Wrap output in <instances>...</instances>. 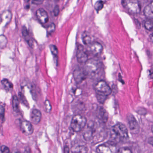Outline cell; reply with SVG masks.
I'll return each mask as SVG.
<instances>
[{"label":"cell","instance_id":"6da1fadb","mask_svg":"<svg viewBox=\"0 0 153 153\" xmlns=\"http://www.w3.org/2000/svg\"><path fill=\"white\" fill-rule=\"evenodd\" d=\"M101 62L97 58L89 59L85 64L84 68L87 76L90 78H95L99 77L102 70Z\"/></svg>","mask_w":153,"mask_h":153},{"label":"cell","instance_id":"7a4b0ae2","mask_svg":"<svg viewBox=\"0 0 153 153\" xmlns=\"http://www.w3.org/2000/svg\"><path fill=\"white\" fill-rule=\"evenodd\" d=\"M94 89L96 92L97 100L102 104L104 103L107 97L112 92V90L109 85L103 80L98 82L95 85Z\"/></svg>","mask_w":153,"mask_h":153},{"label":"cell","instance_id":"3957f363","mask_svg":"<svg viewBox=\"0 0 153 153\" xmlns=\"http://www.w3.org/2000/svg\"><path fill=\"white\" fill-rule=\"evenodd\" d=\"M113 143L116 144L121 138L128 137V130L126 126L121 123H118L113 126L112 128Z\"/></svg>","mask_w":153,"mask_h":153},{"label":"cell","instance_id":"277c9868","mask_svg":"<svg viewBox=\"0 0 153 153\" xmlns=\"http://www.w3.org/2000/svg\"><path fill=\"white\" fill-rule=\"evenodd\" d=\"M87 124L86 118L77 114L73 117L71 122V127L75 132H79L82 130Z\"/></svg>","mask_w":153,"mask_h":153},{"label":"cell","instance_id":"5b68a950","mask_svg":"<svg viewBox=\"0 0 153 153\" xmlns=\"http://www.w3.org/2000/svg\"><path fill=\"white\" fill-rule=\"evenodd\" d=\"M122 4L131 14H138L141 12V5L138 0H123Z\"/></svg>","mask_w":153,"mask_h":153},{"label":"cell","instance_id":"8992f818","mask_svg":"<svg viewBox=\"0 0 153 153\" xmlns=\"http://www.w3.org/2000/svg\"><path fill=\"white\" fill-rule=\"evenodd\" d=\"M96 152L98 153H116L117 152L116 144L109 141L100 145L97 147Z\"/></svg>","mask_w":153,"mask_h":153},{"label":"cell","instance_id":"52a82bcc","mask_svg":"<svg viewBox=\"0 0 153 153\" xmlns=\"http://www.w3.org/2000/svg\"><path fill=\"white\" fill-rule=\"evenodd\" d=\"M103 51V47L100 43L97 42H93L88 45L87 53L93 56H96L101 54Z\"/></svg>","mask_w":153,"mask_h":153},{"label":"cell","instance_id":"ba28073f","mask_svg":"<svg viewBox=\"0 0 153 153\" xmlns=\"http://www.w3.org/2000/svg\"><path fill=\"white\" fill-rule=\"evenodd\" d=\"M127 120L129 129L132 133L134 134H138L140 130V127L135 118L130 114L128 116Z\"/></svg>","mask_w":153,"mask_h":153},{"label":"cell","instance_id":"9c48e42d","mask_svg":"<svg viewBox=\"0 0 153 153\" xmlns=\"http://www.w3.org/2000/svg\"><path fill=\"white\" fill-rule=\"evenodd\" d=\"M76 56L77 62L79 63L85 64L89 60L88 54L85 51L84 48L82 45H79L77 47Z\"/></svg>","mask_w":153,"mask_h":153},{"label":"cell","instance_id":"30bf717a","mask_svg":"<svg viewBox=\"0 0 153 153\" xmlns=\"http://www.w3.org/2000/svg\"><path fill=\"white\" fill-rule=\"evenodd\" d=\"M73 76L76 83L80 84L84 81L87 76L84 69L78 68L74 71Z\"/></svg>","mask_w":153,"mask_h":153},{"label":"cell","instance_id":"8fae6325","mask_svg":"<svg viewBox=\"0 0 153 153\" xmlns=\"http://www.w3.org/2000/svg\"><path fill=\"white\" fill-rule=\"evenodd\" d=\"M36 16L39 21L42 24L47 23L49 21L48 14L45 10L43 8H39L36 11Z\"/></svg>","mask_w":153,"mask_h":153},{"label":"cell","instance_id":"7c38bea8","mask_svg":"<svg viewBox=\"0 0 153 153\" xmlns=\"http://www.w3.org/2000/svg\"><path fill=\"white\" fill-rule=\"evenodd\" d=\"M21 130L25 135L29 136L33 134L34 128L30 122L23 121L21 124Z\"/></svg>","mask_w":153,"mask_h":153},{"label":"cell","instance_id":"4fadbf2b","mask_svg":"<svg viewBox=\"0 0 153 153\" xmlns=\"http://www.w3.org/2000/svg\"><path fill=\"white\" fill-rule=\"evenodd\" d=\"M42 117V114L40 111L34 109L30 113V119L31 122L34 125H37L40 122Z\"/></svg>","mask_w":153,"mask_h":153},{"label":"cell","instance_id":"5bb4252c","mask_svg":"<svg viewBox=\"0 0 153 153\" xmlns=\"http://www.w3.org/2000/svg\"><path fill=\"white\" fill-rule=\"evenodd\" d=\"M98 119L103 123H106L108 118V114L102 107H100L98 111Z\"/></svg>","mask_w":153,"mask_h":153},{"label":"cell","instance_id":"9a60e30c","mask_svg":"<svg viewBox=\"0 0 153 153\" xmlns=\"http://www.w3.org/2000/svg\"><path fill=\"white\" fill-rule=\"evenodd\" d=\"M144 14L147 19H153V1L146 6L144 10Z\"/></svg>","mask_w":153,"mask_h":153},{"label":"cell","instance_id":"2e32d148","mask_svg":"<svg viewBox=\"0 0 153 153\" xmlns=\"http://www.w3.org/2000/svg\"><path fill=\"white\" fill-rule=\"evenodd\" d=\"M22 33L24 39L27 41V44H28L29 46L31 48H33V45H34L33 40L30 36L29 33L26 27H22Z\"/></svg>","mask_w":153,"mask_h":153},{"label":"cell","instance_id":"e0dca14e","mask_svg":"<svg viewBox=\"0 0 153 153\" xmlns=\"http://www.w3.org/2000/svg\"><path fill=\"white\" fill-rule=\"evenodd\" d=\"M12 107L13 112L16 114L19 112V100L16 95H14L13 98Z\"/></svg>","mask_w":153,"mask_h":153},{"label":"cell","instance_id":"ac0fdd59","mask_svg":"<svg viewBox=\"0 0 153 153\" xmlns=\"http://www.w3.org/2000/svg\"><path fill=\"white\" fill-rule=\"evenodd\" d=\"M1 84L4 88L8 91H10L13 89V85L8 79H3L1 81Z\"/></svg>","mask_w":153,"mask_h":153},{"label":"cell","instance_id":"d6986e66","mask_svg":"<svg viewBox=\"0 0 153 153\" xmlns=\"http://www.w3.org/2000/svg\"><path fill=\"white\" fill-rule=\"evenodd\" d=\"M1 17L2 21H4V20H5L7 22H10L11 20L12 17V14L11 11L7 10L6 11H4L2 15H1Z\"/></svg>","mask_w":153,"mask_h":153},{"label":"cell","instance_id":"ffe728a7","mask_svg":"<svg viewBox=\"0 0 153 153\" xmlns=\"http://www.w3.org/2000/svg\"><path fill=\"white\" fill-rule=\"evenodd\" d=\"M93 131L92 128H88V129L85 130L83 134V137L86 141H89L91 140V137L93 135Z\"/></svg>","mask_w":153,"mask_h":153},{"label":"cell","instance_id":"44dd1931","mask_svg":"<svg viewBox=\"0 0 153 153\" xmlns=\"http://www.w3.org/2000/svg\"><path fill=\"white\" fill-rule=\"evenodd\" d=\"M92 38L91 36L87 34H84L82 36V41L84 44L86 45H89L92 43Z\"/></svg>","mask_w":153,"mask_h":153},{"label":"cell","instance_id":"7402d4cb","mask_svg":"<svg viewBox=\"0 0 153 153\" xmlns=\"http://www.w3.org/2000/svg\"><path fill=\"white\" fill-rule=\"evenodd\" d=\"M144 27L147 30L153 31V20H149L146 21L144 23Z\"/></svg>","mask_w":153,"mask_h":153},{"label":"cell","instance_id":"603a6c76","mask_svg":"<svg viewBox=\"0 0 153 153\" xmlns=\"http://www.w3.org/2000/svg\"><path fill=\"white\" fill-rule=\"evenodd\" d=\"M104 6V2L102 0L97 1L94 5V8L97 11H100L102 9Z\"/></svg>","mask_w":153,"mask_h":153},{"label":"cell","instance_id":"cb8c5ba5","mask_svg":"<svg viewBox=\"0 0 153 153\" xmlns=\"http://www.w3.org/2000/svg\"><path fill=\"white\" fill-rule=\"evenodd\" d=\"M45 111L47 113L51 112L52 110V105L50 103V102L48 100H46L44 103Z\"/></svg>","mask_w":153,"mask_h":153},{"label":"cell","instance_id":"d4e9b609","mask_svg":"<svg viewBox=\"0 0 153 153\" xmlns=\"http://www.w3.org/2000/svg\"><path fill=\"white\" fill-rule=\"evenodd\" d=\"M50 51L54 57H57L58 55V50L57 47L54 45H51L49 46Z\"/></svg>","mask_w":153,"mask_h":153},{"label":"cell","instance_id":"484cf974","mask_svg":"<svg viewBox=\"0 0 153 153\" xmlns=\"http://www.w3.org/2000/svg\"><path fill=\"white\" fill-rule=\"evenodd\" d=\"M56 30V25L54 23H51L48 27L47 28V31L48 34L51 35Z\"/></svg>","mask_w":153,"mask_h":153},{"label":"cell","instance_id":"4316f807","mask_svg":"<svg viewBox=\"0 0 153 153\" xmlns=\"http://www.w3.org/2000/svg\"><path fill=\"white\" fill-rule=\"evenodd\" d=\"M116 153H132V151L127 147H122L119 149Z\"/></svg>","mask_w":153,"mask_h":153},{"label":"cell","instance_id":"83f0119b","mask_svg":"<svg viewBox=\"0 0 153 153\" xmlns=\"http://www.w3.org/2000/svg\"><path fill=\"white\" fill-rule=\"evenodd\" d=\"M19 98L20 100L22 102V103L25 104L26 106L28 105L26 99H25V98H24V96H23V94L21 93L19 94Z\"/></svg>","mask_w":153,"mask_h":153},{"label":"cell","instance_id":"f1b7e54d","mask_svg":"<svg viewBox=\"0 0 153 153\" xmlns=\"http://www.w3.org/2000/svg\"><path fill=\"white\" fill-rule=\"evenodd\" d=\"M4 108L3 105L0 103V118L3 119L4 117Z\"/></svg>","mask_w":153,"mask_h":153},{"label":"cell","instance_id":"f546056e","mask_svg":"<svg viewBox=\"0 0 153 153\" xmlns=\"http://www.w3.org/2000/svg\"><path fill=\"white\" fill-rule=\"evenodd\" d=\"M1 153H10V150L7 146H2L1 148Z\"/></svg>","mask_w":153,"mask_h":153},{"label":"cell","instance_id":"4dcf8cb0","mask_svg":"<svg viewBox=\"0 0 153 153\" xmlns=\"http://www.w3.org/2000/svg\"><path fill=\"white\" fill-rule=\"evenodd\" d=\"M53 13L55 16H58V15L59 14V13H60V7H59V5H56L54 9Z\"/></svg>","mask_w":153,"mask_h":153},{"label":"cell","instance_id":"1f68e13d","mask_svg":"<svg viewBox=\"0 0 153 153\" xmlns=\"http://www.w3.org/2000/svg\"><path fill=\"white\" fill-rule=\"evenodd\" d=\"M45 0H32V3L36 5H40L44 2Z\"/></svg>","mask_w":153,"mask_h":153},{"label":"cell","instance_id":"d6a6232c","mask_svg":"<svg viewBox=\"0 0 153 153\" xmlns=\"http://www.w3.org/2000/svg\"><path fill=\"white\" fill-rule=\"evenodd\" d=\"M148 143L149 144L151 145V146H153V137H150V138L148 139Z\"/></svg>","mask_w":153,"mask_h":153},{"label":"cell","instance_id":"836d02e7","mask_svg":"<svg viewBox=\"0 0 153 153\" xmlns=\"http://www.w3.org/2000/svg\"><path fill=\"white\" fill-rule=\"evenodd\" d=\"M64 153H70V148L68 146L65 147Z\"/></svg>","mask_w":153,"mask_h":153},{"label":"cell","instance_id":"e575fe53","mask_svg":"<svg viewBox=\"0 0 153 153\" xmlns=\"http://www.w3.org/2000/svg\"><path fill=\"white\" fill-rule=\"evenodd\" d=\"M135 23L136 24L137 26V27H138V29L140 28V27H141V25H140V22H139L137 20H135Z\"/></svg>","mask_w":153,"mask_h":153},{"label":"cell","instance_id":"d590c367","mask_svg":"<svg viewBox=\"0 0 153 153\" xmlns=\"http://www.w3.org/2000/svg\"><path fill=\"white\" fill-rule=\"evenodd\" d=\"M150 39H151V41L153 43V33L152 34H151V36H150Z\"/></svg>","mask_w":153,"mask_h":153},{"label":"cell","instance_id":"8d00e7d4","mask_svg":"<svg viewBox=\"0 0 153 153\" xmlns=\"http://www.w3.org/2000/svg\"><path fill=\"white\" fill-rule=\"evenodd\" d=\"M23 153H30V150H25V152H24Z\"/></svg>","mask_w":153,"mask_h":153},{"label":"cell","instance_id":"74e56055","mask_svg":"<svg viewBox=\"0 0 153 153\" xmlns=\"http://www.w3.org/2000/svg\"><path fill=\"white\" fill-rule=\"evenodd\" d=\"M2 22V19L1 15H0V23Z\"/></svg>","mask_w":153,"mask_h":153},{"label":"cell","instance_id":"f35d334b","mask_svg":"<svg viewBox=\"0 0 153 153\" xmlns=\"http://www.w3.org/2000/svg\"><path fill=\"white\" fill-rule=\"evenodd\" d=\"M30 1V0H24V1H25L26 2V3L29 2Z\"/></svg>","mask_w":153,"mask_h":153},{"label":"cell","instance_id":"ab89813d","mask_svg":"<svg viewBox=\"0 0 153 153\" xmlns=\"http://www.w3.org/2000/svg\"><path fill=\"white\" fill-rule=\"evenodd\" d=\"M152 133H153V125L152 126Z\"/></svg>","mask_w":153,"mask_h":153},{"label":"cell","instance_id":"60d3db41","mask_svg":"<svg viewBox=\"0 0 153 153\" xmlns=\"http://www.w3.org/2000/svg\"><path fill=\"white\" fill-rule=\"evenodd\" d=\"M55 1H60V0H55Z\"/></svg>","mask_w":153,"mask_h":153}]
</instances>
